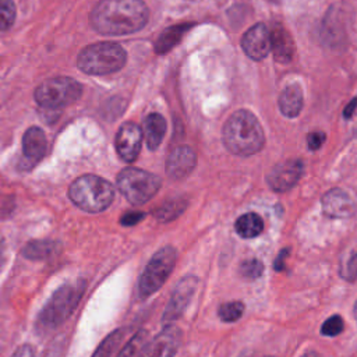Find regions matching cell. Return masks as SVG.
I'll list each match as a JSON object with an SVG mask.
<instances>
[{"instance_id": "6da1fadb", "label": "cell", "mask_w": 357, "mask_h": 357, "mask_svg": "<svg viewBox=\"0 0 357 357\" xmlns=\"http://www.w3.org/2000/svg\"><path fill=\"white\" fill-rule=\"evenodd\" d=\"M149 11L142 0H100L91 11V25L102 35H127L142 29Z\"/></svg>"}, {"instance_id": "7a4b0ae2", "label": "cell", "mask_w": 357, "mask_h": 357, "mask_svg": "<svg viewBox=\"0 0 357 357\" xmlns=\"http://www.w3.org/2000/svg\"><path fill=\"white\" fill-rule=\"evenodd\" d=\"M222 139L229 152L237 156H251L265 144V134L258 119L248 110L234 112L225 123Z\"/></svg>"}, {"instance_id": "3957f363", "label": "cell", "mask_w": 357, "mask_h": 357, "mask_svg": "<svg viewBox=\"0 0 357 357\" xmlns=\"http://www.w3.org/2000/svg\"><path fill=\"white\" fill-rule=\"evenodd\" d=\"M85 290V280L60 286L38 314L36 326L40 331H52L64 324L77 308Z\"/></svg>"}, {"instance_id": "277c9868", "label": "cell", "mask_w": 357, "mask_h": 357, "mask_svg": "<svg viewBox=\"0 0 357 357\" xmlns=\"http://www.w3.org/2000/svg\"><path fill=\"white\" fill-rule=\"evenodd\" d=\"M68 197L79 209L89 213H99L113 202L114 188L107 180L99 176L84 174L70 184Z\"/></svg>"}, {"instance_id": "5b68a950", "label": "cell", "mask_w": 357, "mask_h": 357, "mask_svg": "<svg viewBox=\"0 0 357 357\" xmlns=\"http://www.w3.org/2000/svg\"><path fill=\"white\" fill-rule=\"evenodd\" d=\"M127 60L126 50L113 42H99L81 50L77 66L91 75H106L119 71Z\"/></svg>"}, {"instance_id": "8992f818", "label": "cell", "mask_w": 357, "mask_h": 357, "mask_svg": "<svg viewBox=\"0 0 357 357\" xmlns=\"http://www.w3.org/2000/svg\"><path fill=\"white\" fill-rule=\"evenodd\" d=\"M160 185L159 176L137 167H126L117 176L119 191L135 206L148 202L159 191Z\"/></svg>"}, {"instance_id": "52a82bcc", "label": "cell", "mask_w": 357, "mask_h": 357, "mask_svg": "<svg viewBox=\"0 0 357 357\" xmlns=\"http://www.w3.org/2000/svg\"><path fill=\"white\" fill-rule=\"evenodd\" d=\"M176 259L177 252L172 245L162 247L153 254L138 279V293L142 298L152 296L165 284L172 271L174 269Z\"/></svg>"}, {"instance_id": "ba28073f", "label": "cell", "mask_w": 357, "mask_h": 357, "mask_svg": "<svg viewBox=\"0 0 357 357\" xmlns=\"http://www.w3.org/2000/svg\"><path fill=\"white\" fill-rule=\"evenodd\" d=\"M82 86L73 78L54 77L43 81L35 89V100L46 109H60L78 100Z\"/></svg>"}, {"instance_id": "9c48e42d", "label": "cell", "mask_w": 357, "mask_h": 357, "mask_svg": "<svg viewBox=\"0 0 357 357\" xmlns=\"http://www.w3.org/2000/svg\"><path fill=\"white\" fill-rule=\"evenodd\" d=\"M183 333L178 326L167 324L156 336L146 342L139 357H174Z\"/></svg>"}, {"instance_id": "30bf717a", "label": "cell", "mask_w": 357, "mask_h": 357, "mask_svg": "<svg viewBox=\"0 0 357 357\" xmlns=\"http://www.w3.org/2000/svg\"><path fill=\"white\" fill-rule=\"evenodd\" d=\"M304 165L300 159H290L278 163L266 174V183L271 190L276 192H284L293 188L303 176Z\"/></svg>"}, {"instance_id": "8fae6325", "label": "cell", "mask_w": 357, "mask_h": 357, "mask_svg": "<svg viewBox=\"0 0 357 357\" xmlns=\"http://www.w3.org/2000/svg\"><path fill=\"white\" fill-rule=\"evenodd\" d=\"M197 283L198 279L195 276H185L174 287L172 297L166 305V310L163 312L162 321L163 324H172L173 321L178 319L181 317V314L184 312V310L187 308L188 303L192 298V294L197 289Z\"/></svg>"}, {"instance_id": "7c38bea8", "label": "cell", "mask_w": 357, "mask_h": 357, "mask_svg": "<svg viewBox=\"0 0 357 357\" xmlns=\"http://www.w3.org/2000/svg\"><path fill=\"white\" fill-rule=\"evenodd\" d=\"M241 46L245 54L252 60H264L272 49L271 31L265 24L252 25L241 39Z\"/></svg>"}, {"instance_id": "4fadbf2b", "label": "cell", "mask_w": 357, "mask_h": 357, "mask_svg": "<svg viewBox=\"0 0 357 357\" xmlns=\"http://www.w3.org/2000/svg\"><path fill=\"white\" fill-rule=\"evenodd\" d=\"M142 131L135 123H124L116 134V151L124 162H134L139 153Z\"/></svg>"}, {"instance_id": "5bb4252c", "label": "cell", "mask_w": 357, "mask_h": 357, "mask_svg": "<svg viewBox=\"0 0 357 357\" xmlns=\"http://www.w3.org/2000/svg\"><path fill=\"white\" fill-rule=\"evenodd\" d=\"M197 165V155L188 145L176 146L166 159V173L170 178L181 180L187 177Z\"/></svg>"}, {"instance_id": "9a60e30c", "label": "cell", "mask_w": 357, "mask_h": 357, "mask_svg": "<svg viewBox=\"0 0 357 357\" xmlns=\"http://www.w3.org/2000/svg\"><path fill=\"white\" fill-rule=\"evenodd\" d=\"M322 211L329 218H350L356 212L353 198L342 188H332L326 191L321 199Z\"/></svg>"}, {"instance_id": "2e32d148", "label": "cell", "mask_w": 357, "mask_h": 357, "mask_svg": "<svg viewBox=\"0 0 357 357\" xmlns=\"http://www.w3.org/2000/svg\"><path fill=\"white\" fill-rule=\"evenodd\" d=\"M47 141L45 132L39 127H29L22 137V152L31 162H38L46 153Z\"/></svg>"}, {"instance_id": "e0dca14e", "label": "cell", "mask_w": 357, "mask_h": 357, "mask_svg": "<svg viewBox=\"0 0 357 357\" xmlns=\"http://www.w3.org/2000/svg\"><path fill=\"white\" fill-rule=\"evenodd\" d=\"M271 50L275 54V60L279 63H289L294 53V42L291 35L283 26L275 25L271 31Z\"/></svg>"}, {"instance_id": "ac0fdd59", "label": "cell", "mask_w": 357, "mask_h": 357, "mask_svg": "<svg viewBox=\"0 0 357 357\" xmlns=\"http://www.w3.org/2000/svg\"><path fill=\"white\" fill-rule=\"evenodd\" d=\"M279 109L286 117H296L303 109V89L298 84L287 85L279 96Z\"/></svg>"}, {"instance_id": "d6986e66", "label": "cell", "mask_w": 357, "mask_h": 357, "mask_svg": "<svg viewBox=\"0 0 357 357\" xmlns=\"http://www.w3.org/2000/svg\"><path fill=\"white\" fill-rule=\"evenodd\" d=\"M166 132V121L159 113H151L144 120V137L146 141V145L151 151H155Z\"/></svg>"}, {"instance_id": "ffe728a7", "label": "cell", "mask_w": 357, "mask_h": 357, "mask_svg": "<svg viewBox=\"0 0 357 357\" xmlns=\"http://www.w3.org/2000/svg\"><path fill=\"white\" fill-rule=\"evenodd\" d=\"M60 243L59 241H53V240H33L26 243L22 250L21 254L32 261H39V259H46L49 257H53L54 254L59 252L60 250Z\"/></svg>"}, {"instance_id": "44dd1931", "label": "cell", "mask_w": 357, "mask_h": 357, "mask_svg": "<svg viewBox=\"0 0 357 357\" xmlns=\"http://www.w3.org/2000/svg\"><path fill=\"white\" fill-rule=\"evenodd\" d=\"M191 26L192 24H178V25L166 28L155 42V52L159 54L169 52L172 47H174L180 42L184 32L188 31Z\"/></svg>"}, {"instance_id": "7402d4cb", "label": "cell", "mask_w": 357, "mask_h": 357, "mask_svg": "<svg viewBox=\"0 0 357 357\" xmlns=\"http://www.w3.org/2000/svg\"><path fill=\"white\" fill-rule=\"evenodd\" d=\"M234 229L237 231V234L243 238H254L257 236H259L264 230V220L258 213L254 212H247L244 215H241L236 223H234Z\"/></svg>"}, {"instance_id": "603a6c76", "label": "cell", "mask_w": 357, "mask_h": 357, "mask_svg": "<svg viewBox=\"0 0 357 357\" xmlns=\"http://www.w3.org/2000/svg\"><path fill=\"white\" fill-rule=\"evenodd\" d=\"M185 205H187V202L184 198H181V197L172 198V199L163 202L153 212V215L159 222H170L183 213V211L185 209Z\"/></svg>"}, {"instance_id": "cb8c5ba5", "label": "cell", "mask_w": 357, "mask_h": 357, "mask_svg": "<svg viewBox=\"0 0 357 357\" xmlns=\"http://www.w3.org/2000/svg\"><path fill=\"white\" fill-rule=\"evenodd\" d=\"M126 331L124 329H114L113 332H110L102 342L100 344L96 347L95 353L92 354V357H112L113 353L117 350V347L120 346L121 340L124 339Z\"/></svg>"}, {"instance_id": "d4e9b609", "label": "cell", "mask_w": 357, "mask_h": 357, "mask_svg": "<svg viewBox=\"0 0 357 357\" xmlns=\"http://www.w3.org/2000/svg\"><path fill=\"white\" fill-rule=\"evenodd\" d=\"M149 333L146 329H139L120 350L116 357H139L146 342L149 340Z\"/></svg>"}, {"instance_id": "484cf974", "label": "cell", "mask_w": 357, "mask_h": 357, "mask_svg": "<svg viewBox=\"0 0 357 357\" xmlns=\"http://www.w3.org/2000/svg\"><path fill=\"white\" fill-rule=\"evenodd\" d=\"M340 275L347 282L357 279V247L346 252L340 262Z\"/></svg>"}, {"instance_id": "4316f807", "label": "cell", "mask_w": 357, "mask_h": 357, "mask_svg": "<svg viewBox=\"0 0 357 357\" xmlns=\"http://www.w3.org/2000/svg\"><path fill=\"white\" fill-rule=\"evenodd\" d=\"M244 312V304L241 301H227L219 307V318L223 322H234Z\"/></svg>"}, {"instance_id": "83f0119b", "label": "cell", "mask_w": 357, "mask_h": 357, "mask_svg": "<svg viewBox=\"0 0 357 357\" xmlns=\"http://www.w3.org/2000/svg\"><path fill=\"white\" fill-rule=\"evenodd\" d=\"M15 20V6L13 0H0V31L8 29Z\"/></svg>"}, {"instance_id": "f1b7e54d", "label": "cell", "mask_w": 357, "mask_h": 357, "mask_svg": "<svg viewBox=\"0 0 357 357\" xmlns=\"http://www.w3.org/2000/svg\"><path fill=\"white\" fill-rule=\"evenodd\" d=\"M264 272V265L258 259H247L240 265V273L245 279H257L262 275Z\"/></svg>"}, {"instance_id": "f546056e", "label": "cell", "mask_w": 357, "mask_h": 357, "mask_svg": "<svg viewBox=\"0 0 357 357\" xmlns=\"http://www.w3.org/2000/svg\"><path fill=\"white\" fill-rule=\"evenodd\" d=\"M344 329V322L340 315L329 317L321 326V333L325 336H337Z\"/></svg>"}, {"instance_id": "4dcf8cb0", "label": "cell", "mask_w": 357, "mask_h": 357, "mask_svg": "<svg viewBox=\"0 0 357 357\" xmlns=\"http://www.w3.org/2000/svg\"><path fill=\"white\" fill-rule=\"evenodd\" d=\"M144 216H145V213L141 211H130L121 216L120 223L123 226H135L137 223H139L144 219Z\"/></svg>"}, {"instance_id": "1f68e13d", "label": "cell", "mask_w": 357, "mask_h": 357, "mask_svg": "<svg viewBox=\"0 0 357 357\" xmlns=\"http://www.w3.org/2000/svg\"><path fill=\"white\" fill-rule=\"evenodd\" d=\"M324 141H325V134L321 132V131L311 132V134H308V137H307V144H308V148H310L311 151L319 149V148L322 146Z\"/></svg>"}, {"instance_id": "d6a6232c", "label": "cell", "mask_w": 357, "mask_h": 357, "mask_svg": "<svg viewBox=\"0 0 357 357\" xmlns=\"http://www.w3.org/2000/svg\"><path fill=\"white\" fill-rule=\"evenodd\" d=\"M11 357H35V349L28 343L21 344Z\"/></svg>"}, {"instance_id": "836d02e7", "label": "cell", "mask_w": 357, "mask_h": 357, "mask_svg": "<svg viewBox=\"0 0 357 357\" xmlns=\"http://www.w3.org/2000/svg\"><path fill=\"white\" fill-rule=\"evenodd\" d=\"M287 255V250H283L282 252H280V255L275 259V269L276 271H282L283 269V261H284V257Z\"/></svg>"}, {"instance_id": "e575fe53", "label": "cell", "mask_w": 357, "mask_h": 357, "mask_svg": "<svg viewBox=\"0 0 357 357\" xmlns=\"http://www.w3.org/2000/svg\"><path fill=\"white\" fill-rule=\"evenodd\" d=\"M357 106V99H353L351 100V103L344 109V117L346 119H350V116L353 114V112H354V107Z\"/></svg>"}, {"instance_id": "d590c367", "label": "cell", "mask_w": 357, "mask_h": 357, "mask_svg": "<svg viewBox=\"0 0 357 357\" xmlns=\"http://www.w3.org/2000/svg\"><path fill=\"white\" fill-rule=\"evenodd\" d=\"M301 357H319V354L315 353V351H307V353L303 354Z\"/></svg>"}, {"instance_id": "8d00e7d4", "label": "cell", "mask_w": 357, "mask_h": 357, "mask_svg": "<svg viewBox=\"0 0 357 357\" xmlns=\"http://www.w3.org/2000/svg\"><path fill=\"white\" fill-rule=\"evenodd\" d=\"M353 314H354V317H356V319H357V301H356V304H354V308H353Z\"/></svg>"}, {"instance_id": "74e56055", "label": "cell", "mask_w": 357, "mask_h": 357, "mask_svg": "<svg viewBox=\"0 0 357 357\" xmlns=\"http://www.w3.org/2000/svg\"><path fill=\"white\" fill-rule=\"evenodd\" d=\"M271 1H278V0H271Z\"/></svg>"}, {"instance_id": "f35d334b", "label": "cell", "mask_w": 357, "mask_h": 357, "mask_svg": "<svg viewBox=\"0 0 357 357\" xmlns=\"http://www.w3.org/2000/svg\"><path fill=\"white\" fill-rule=\"evenodd\" d=\"M266 357H273V356H266Z\"/></svg>"}]
</instances>
